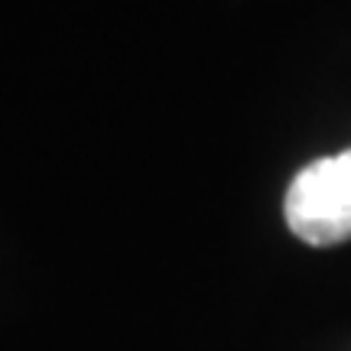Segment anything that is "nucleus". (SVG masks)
Masks as SVG:
<instances>
[{
    "label": "nucleus",
    "mask_w": 351,
    "mask_h": 351,
    "mask_svg": "<svg viewBox=\"0 0 351 351\" xmlns=\"http://www.w3.org/2000/svg\"><path fill=\"white\" fill-rule=\"evenodd\" d=\"M289 231L313 247L351 241V150L302 166L283 202Z\"/></svg>",
    "instance_id": "obj_1"
}]
</instances>
